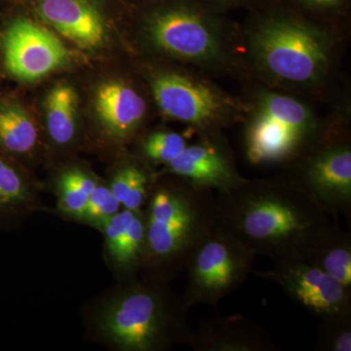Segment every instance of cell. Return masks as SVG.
<instances>
[{"label":"cell","mask_w":351,"mask_h":351,"mask_svg":"<svg viewBox=\"0 0 351 351\" xmlns=\"http://www.w3.org/2000/svg\"><path fill=\"white\" fill-rule=\"evenodd\" d=\"M242 52L249 80L331 105L348 85L343 73L350 34L307 19L278 0L247 12Z\"/></svg>","instance_id":"cell-1"},{"label":"cell","mask_w":351,"mask_h":351,"mask_svg":"<svg viewBox=\"0 0 351 351\" xmlns=\"http://www.w3.org/2000/svg\"><path fill=\"white\" fill-rule=\"evenodd\" d=\"M216 225L254 255L306 261L332 219L285 172L215 196Z\"/></svg>","instance_id":"cell-2"},{"label":"cell","mask_w":351,"mask_h":351,"mask_svg":"<svg viewBox=\"0 0 351 351\" xmlns=\"http://www.w3.org/2000/svg\"><path fill=\"white\" fill-rule=\"evenodd\" d=\"M169 283L142 276L120 281L88 307V336L117 351H166L189 345V309Z\"/></svg>","instance_id":"cell-3"},{"label":"cell","mask_w":351,"mask_h":351,"mask_svg":"<svg viewBox=\"0 0 351 351\" xmlns=\"http://www.w3.org/2000/svg\"><path fill=\"white\" fill-rule=\"evenodd\" d=\"M142 38L159 56L216 77L249 80L240 23L197 0H165L144 17Z\"/></svg>","instance_id":"cell-4"},{"label":"cell","mask_w":351,"mask_h":351,"mask_svg":"<svg viewBox=\"0 0 351 351\" xmlns=\"http://www.w3.org/2000/svg\"><path fill=\"white\" fill-rule=\"evenodd\" d=\"M145 257L140 276L170 281L216 226L213 191L173 174H157L145 207Z\"/></svg>","instance_id":"cell-5"},{"label":"cell","mask_w":351,"mask_h":351,"mask_svg":"<svg viewBox=\"0 0 351 351\" xmlns=\"http://www.w3.org/2000/svg\"><path fill=\"white\" fill-rule=\"evenodd\" d=\"M240 85L244 154L253 165L285 167L326 128L329 114L313 101L253 80Z\"/></svg>","instance_id":"cell-6"},{"label":"cell","mask_w":351,"mask_h":351,"mask_svg":"<svg viewBox=\"0 0 351 351\" xmlns=\"http://www.w3.org/2000/svg\"><path fill=\"white\" fill-rule=\"evenodd\" d=\"M330 106L326 128L284 170L332 221H339L351 216L350 87Z\"/></svg>","instance_id":"cell-7"},{"label":"cell","mask_w":351,"mask_h":351,"mask_svg":"<svg viewBox=\"0 0 351 351\" xmlns=\"http://www.w3.org/2000/svg\"><path fill=\"white\" fill-rule=\"evenodd\" d=\"M147 78L161 114L186 124L195 135L223 133L241 124L244 105L239 95L228 93L198 69L156 66L149 69Z\"/></svg>","instance_id":"cell-8"},{"label":"cell","mask_w":351,"mask_h":351,"mask_svg":"<svg viewBox=\"0 0 351 351\" xmlns=\"http://www.w3.org/2000/svg\"><path fill=\"white\" fill-rule=\"evenodd\" d=\"M256 256L216 225L198 245L186 265L188 285L182 295L189 309L195 304L218 306L253 272Z\"/></svg>","instance_id":"cell-9"},{"label":"cell","mask_w":351,"mask_h":351,"mask_svg":"<svg viewBox=\"0 0 351 351\" xmlns=\"http://www.w3.org/2000/svg\"><path fill=\"white\" fill-rule=\"evenodd\" d=\"M276 283L291 300L321 321L351 318V290L306 261L274 263L267 271H254Z\"/></svg>","instance_id":"cell-10"},{"label":"cell","mask_w":351,"mask_h":351,"mask_svg":"<svg viewBox=\"0 0 351 351\" xmlns=\"http://www.w3.org/2000/svg\"><path fill=\"white\" fill-rule=\"evenodd\" d=\"M0 44L4 69L23 82L39 80L68 60L63 43L29 20L9 23L2 32Z\"/></svg>","instance_id":"cell-11"},{"label":"cell","mask_w":351,"mask_h":351,"mask_svg":"<svg viewBox=\"0 0 351 351\" xmlns=\"http://www.w3.org/2000/svg\"><path fill=\"white\" fill-rule=\"evenodd\" d=\"M157 174H173L198 188L223 193L247 178L240 173L237 159L223 133L198 135L179 156Z\"/></svg>","instance_id":"cell-12"},{"label":"cell","mask_w":351,"mask_h":351,"mask_svg":"<svg viewBox=\"0 0 351 351\" xmlns=\"http://www.w3.org/2000/svg\"><path fill=\"white\" fill-rule=\"evenodd\" d=\"M189 345L195 351H276L270 332L260 323L240 315L217 317L191 329Z\"/></svg>","instance_id":"cell-13"},{"label":"cell","mask_w":351,"mask_h":351,"mask_svg":"<svg viewBox=\"0 0 351 351\" xmlns=\"http://www.w3.org/2000/svg\"><path fill=\"white\" fill-rule=\"evenodd\" d=\"M97 110L110 137L127 141L144 123L147 101L137 88L127 83H105L97 93Z\"/></svg>","instance_id":"cell-14"},{"label":"cell","mask_w":351,"mask_h":351,"mask_svg":"<svg viewBox=\"0 0 351 351\" xmlns=\"http://www.w3.org/2000/svg\"><path fill=\"white\" fill-rule=\"evenodd\" d=\"M39 13L60 34L84 49L105 39V24L96 7L86 0H43Z\"/></svg>","instance_id":"cell-15"},{"label":"cell","mask_w":351,"mask_h":351,"mask_svg":"<svg viewBox=\"0 0 351 351\" xmlns=\"http://www.w3.org/2000/svg\"><path fill=\"white\" fill-rule=\"evenodd\" d=\"M40 209L34 182L17 161L0 152V230L17 226Z\"/></svg>","instance_id":"cell-16"},{"label":"cell","mask_w":351,"mask_h":351,"mask_svg":"<svg viewBox=\"0 0 351 351\" xmlns=\"http://www.w3.org/2000/svg\"><path fill=\"white\" fill-rule=\"evenodd\" d=\"M351 290V235L332 221L306 260Z\"/></svg>","instance_id":"cell-17"},{"label":"cell","mask_w":351,"mask_h":351,"mask_svg":"<svg viewBox=\"0 0 351 351\" xmlns=\"http://www.w3.org/2000/svg\"><path fill=\"white\" fill-rule=\"evenodd\" d=\"M38 140V125L31 115L17 103L0 100V152L14 160L29 156Z\"/></svg>","instance_id":"cell-18"},{"label":"cell","mask_w":351,"mask_h":351,"mask_svg":"<svg viewBox=\"0 0 351 351\" xmlns=\"http://www.w3.org/2000/svg\"><path fill=\"white\" fill-rule=\"evenodd\" d=\"M156 179L152 166L138 157L120 164L108 184L122 208L135 211L147 206Z\"/></svg>","instance_id":"cell-19"},{"label":"cell","mask_w":351,"mask_h":351,"mask_svg":"<svg viewBox=\"0 0 351 351\" xmlns=\"http://www.w3.org/2000/svg\"><path fill=\"white\" fill-rule=\"evenodd\" d=\"M145 209V208H144ZM137 210L110 257L106 258L119 281L140 276L145 257V210Z\"/></svg>","instance_id":"cell-20"},{"label":"cell","mask_w":351,"mask_h":351,"mask_svg":"<svg viewBox=\"0 0 351 351\" xmlns=\"http://www.w3.org/2000/svg\"><path fill=\"white\" fill-rule=\"evenodd\" d=\"M99 181L89 171L80 167L64 170L54 184L57 213L78 223Z\"/></svg>","instance_id":"cell-21"},{"label":"cell","mask_w":351,"mask_h":351,"mask_svg":"<svg viewBox=\"0 0 351 351\" xmlns=\"http://www.w3.org/2000/svg\"><path fill=\"white\" fill-rule=\"evenodd\" d=\"M76 107L75 90L68 85H58L46 99V125L53 144L66 147L73 144L76 136Z\"/></svg>","instance_id":"cell-22"},{"label":"cell","mask_w":351,"mask_h":351,"mask_svg":"<svg viewBox=\"0 0 351 351\" xmlns=\"http://www.w3.org/2000/svg\"><path fill=\"white\" fill-rule=\"evenodd\" d=\"M307 19L350 34L351 0H278Z\"/></svg>","instance_id":"cell-23"},{"label":"cell","mask_w":351,"mask_h":351,"mask_svg":"<svg viewBox=\"0 0 351 351\" xmlns=\"http://www.w3.org/2000/svg\"><path fill=\"white\" fill-rule=\"evenodd\" d=\"M189 145L182 134L162 130L152 131L141 142L140 157L152 167L167 165Z\"/></svg>","instance_id":"cell-24"},{"label":"cell","mask_w":351,"mask_h":351,"mask_svg":"<svg viewBox=\"0 0 351 351\" xmlns=\"http://www.w3.org/2000/svg\"><path fill=\"white\" fill-rule=\"evenodd\" d=\"M121 209V204L113 195L108 182L99 181L90 195L87 206L78 223L98 230L107 219Z\"/></svg>","instance_id":"cell-25"},{"label":"cell","mask_w":351,"mask_h":351,"mask_svg":"<svg viewBox=\"0 0 351 351\" xmlns=\"http://www.w3.org/2000/svg\"><path fill=\"white\" fill-rule=\"evenodd\" d=\"M314 350L350 351L351 318L321 321Z\"/></svg>","instance_id":"cell-26"},{"label":"cell","mask_w":351,"mask_h":351,"mask_svg":"<svg viewBox=\"0 0 351 351\" xmlns=\"http://www.w3.org/2000/svg\"><path fill=\"white\" fill-rule=\"evenodd\" d=\"M198 2L213 12L230 15L235 11L247 12L263 5L269 0H197Z\"/></svg>","instance_id":"cell-27"}]
</instances>
